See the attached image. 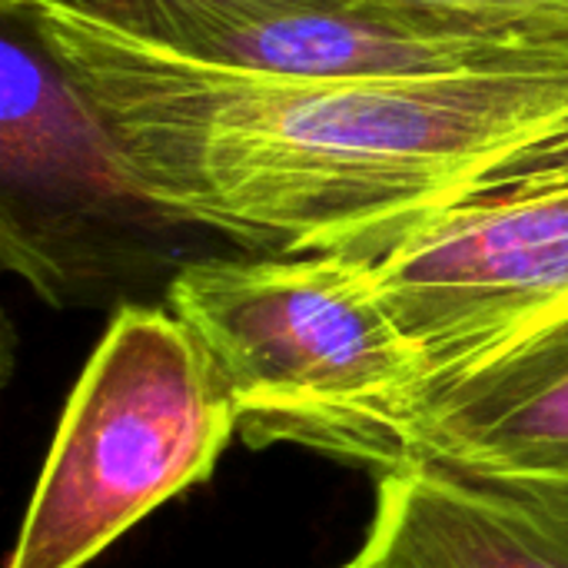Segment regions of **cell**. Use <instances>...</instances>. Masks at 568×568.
<instances>
[{"instance_id": "1", "label": "cell", "mask_w": 568, "mask_h": 568, "mask_svg": "<svg viewBox=\"0 0 568 568\" xmlns=\"http://www.w3.org/2000/svg\"><path fill=\"white\" fill-rule=\"evenodd\" d=\"M20 17L186 230L373 263L456 210L568 176V57L423 77L203 63L50 0Z\"/></svg>"}, {"instance_id": "2", "label": "cell", "mask_w": 568, "mask_h": 568, "mask_svg": "<svg viewBox=\"0 0 568 568\" xmlns=\"http://www.w3.org/2000/svg\"><path fill=\"white\" fill-rule=\"evenodd\" d=\"M236 429L200 339L166 306H120L70 393L7 568H83L206 483Z\"/></svg>"}, {"instance_id": "3", "label": "cell", "mask_w": 568, "mask_h": 568, "mask_svg": "<svg viewBox=\"0 0 568 568\" xmlns=\"http://www.w3.org/2000/svg\"><path fill=\"white\" fill-rule=\"evenodd\" d=\"M166 310L206 349L253 446L286 423L393 403L423 379L369 266L339 253L186 260Z\"/></svg>"}, {"instance_id": "4", "label": "cell", "mask_w": 568, "mask_h": 568, "mask_svg": "<svg viewBox=\"0 0 568 568\" xmlns=\"http://www.w3.org/2000/svg\"><path fill=\"white\" fill-rule=\"evenodd\" d=\"M0 193L3 266L57 310H97L143 290L173 263L170 236L186 230L153 203L93 103L7 10Z\"/></svg>"}, {"instance_id": "5", "label": "cell", "mask_w": 568, "mask_h": 568, "mask_svg": "<svg viewBox=\"0 0 568 568\" xmlns=\"http://www.w3.org/2000/svg\"><path fill=\"white\" fill-rule=\"evenodd\" d=\"M366 266L423 359L399 399L473 376L568 326V176L456 210Z\"/></svg>"}, {"instance_id": "6", "label": "cell", "mask_w": 568, "mask_h": 568, "mask_svg": "<svg viewBox=\"0 0 568 568\" xmlns=\"http://www.w3.org/2000/svg\"><path fill=\"white\" fill-rule=\"evenodd\" d=\"M293 443L386 469H436L568 516V326L456 383L356 413L273 429Z\"/></svg>"}, {"instance_id": "7", "label": "cell", "mask_w": 568, "mask_h": 568, "mask_svg": "<svg viewBox=\"0 0 568 568\" xmlns=\"http://www.w3.org/2000/svg\"><path fill=\"white\" fill-rule=\"evenodd\" d=\"M140 40L203 63L316 80L463 73L568 57V33L479 30L326 0H173Z\"/></svg>"}, {"instance_id": "8", "label": "cell", "mask_w": 568, "mask_h": 568, "mask_svg": "<svg viewBox=\"0 0 568 568\" xmlns=\"http://www.w3.org/2000/svg\"><path fill=\"white\" fill-rule=\"evenodd\" d=\"M359 568H568V516L436 473L386 469Z\"/></svg>"}, {"instance_id": "9", "label": "cell", "mask_w": 568, "mask_h": 568, "mask_svg": "<svg viewBox=\"0 0 568 568\" xmlns=\"http://www.w3.org/2000/svg\"><path fill=\"white\" fill-rule=\"evenodd\" d=\"M409 17L513 30V33H568V0H359Z\"/></svg>"}, {"instance_id": "10", "label": "cell", "mask_w": 568, "mask_h": 568, "mask_svg": "<svg viewBox=\"0 0 568 568\" xmlns=\"http://www.w3.org/2000/svg\"><path fill=\"white\" fill-rule=\"evenodd\" d=\"M50 3L140 37L156 20V13L170 7L173 0H50ZM326 3H359V0H326Z\"/></svg>"}, {"instance_id": "11", "label": "cell", "mask_w": 568, "mask_h": 568, "mask_svg": "<svg viewBox=\"0 0 568 568\" xmlns=\"http://www.w3.org/2000/svg\"><path fill=\"white\" fill-rule=\"evenodd\" d=\"M343 568H359V562H356V559H353V562H349V566H343Z\"/></svg>"}]
</instances>
